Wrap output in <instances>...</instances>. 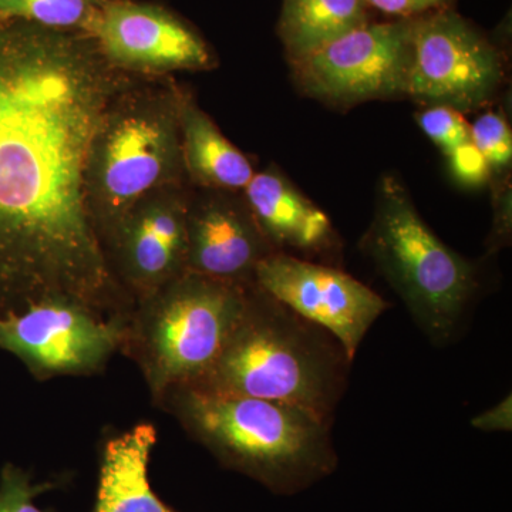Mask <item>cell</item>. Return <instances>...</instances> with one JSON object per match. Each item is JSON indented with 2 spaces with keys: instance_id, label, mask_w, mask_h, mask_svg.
Here are the masks:
<instances>
[{
  "instance_id": "cell-4",
  "label": "cell",
  "mask_w": 512,
  "mask_h": 512,
  "mask_svg": "<svg viewBox=\"0 0 512 512\" xmlns=\"http://www.w3.org/2000/svg\"><path fill=\"white\" fill-rule=\"evenodd\" d=\"M359 248L430 343L444 348L458 338L483 289L480 268L434 234L396 173L377 183Z\"/></svg>"
},
{
  "instance_id": "cell-18",
  "label": "cell",
  "mask_w": 512,
  "mask_h": 512,
  "mask_svg": "<svg viewBox=\"0 0 512 512\" xmlns=\"http://www.w3.org/2000/svg\"><path fill=\"white\" fill-rule=\"evenodd\" d=\"M106 0H0V20H23L43 28L92 36Z\"/></svg>"
},
{
  "instance_id": "cell-12",
  "label": "cell",
  "mask_w": 512,
  "mask_h": 512,
  "mask_svg": "<svg viewBox=\"0 0 512 512\" xmlns=\"http://www.w3.org/2000/svg\"><path fill=\"white\" fill-rule=\"evenodd\" d=\"M190 200L184 185L153 191L104 239L111 271L134 301H143L187 272Z\"/></svg>"
},
{
  "instance_id": "cell-7",
  "label": "cell",
  "mask_w": 512,
  "mask_h": 512,
  "mask_svg": "<svg viewBox=\"0 0 512 512\" xmlns=\"http://www.w3.org/2000/svg\"><path fill=\"white\" fill-rule=\"evenodd\" d=\"M505 83L503 49L456 10L413 19L407 100L464 116L487 109Z\"/></svg>"
},
{
  "instance_id": "cell-13",
  "label": "cell",
  "mask_w": 512,
  "mask_h": 512,
  "mask_svg": "<svg viewBox=\"0 0 512 512\" xmlns=\"http://www.w3.org/2000/svg\"><path fill=\"white\" fill-rule=\"evenodd\" d=\"M201 191L188 208L187 272L229 284H254L256 266L275 251L244 194Z\"/></svg>"
},
{
  "instance_id": "cell-2",
  "label": "cell",
  "mask_w": 512,
  "mask_h": 512,
  "mask_svg": "<svg viewBox=\"0 0 512 512\" xmlns=\"http://www.w3.org/2000/svg\"><path fill=\"white\" fill-rule=\"evenodd\" d=\"M352 363L328 332L252 284L217 362L201 382L185 387L285 404L332 424Z\"/></svg>"
},
{
  "instance_id": "cell-20",
  "label": "cell",
  "mask_w": 512,
  "mask_h": 512,
  "mask_svg": "<svg viewBox=\"0 0 512 512\" xmlns=\"http://www.w3.org/2000/svg\"><path fill=\"white\" fill-rule=\"evenodd\" d=\"M423 133L447 156L471 140L470 123L463 114L446 106L421 107L416 116Z\"/></svg>"
},
{
  "instance_id": "cell-9",
  "label": "cell",
  "mask_w": 512,
  "mask_h": 512,
  "mask_svg": "<svg viewBox=\"0 0 512 512\" xmlns=\"http://www.w3.org/2000/svg\"><path fill=\"white\" fill-rule=\"evenodd\" d=\"M128 318L53 296L0 315V349L22 360L36 379L94 375L126 343Z\"/></svg>"
},
{
  "instance_id": "cell-17",
  "label": "cell",
  "mask_w": 512,
  "mask_h": 512,
  "mask_svg": "<svg viewBox=\"0 0 512 512\" xmlns=\"http://www.w3.org/2000/svg\"><path fill=\"white\" fill-rule=\"evenodd\" d=\"M365 0H282L278 37L288 63H296L370 22Z\"/></svg>"
},
{
  "instance_id": "cell-16",
  "label": "cell",
  "mask_w": 512,
  "mask_h": 512,
  "mask_svg": "<svg viewBox=\"0 0 512 512\" xmlns=\"http://www.w3.org/2000/svg\"><path fill=\"white\" fill-rule=\"evenodd\" d=\"M180 131L185 180L200 190L244 191L254 177V165L185 89H181Z\"/></svg>"
},
{
  "instance_id": "cell-22",
  "label": "cell",
  "mask_w": 512,
  "mask_h": 512,
  "mask_svg": "<svg viewBox=\"0 0 512 512\" xmlns=\"http://www.w3.org/2000/svg\"><path fill=\"white\" fill-rule=\"evenodd\" d=\"M493 190V222L485 241L487 255L493 256L510 247L512 239L511 177L490 181Z\"/></svg>"
},
{
  "instance_id": "cell-10",
  "label": "cell",
  "mask_w": 512,
  "mask_h": 512,
  "mask_svg": "<svg viewBox=\"0 0 512 512\" xmlns=\"http://www.w3.org/2000/svg\"><path fill=\"white\" fill-rule=\"evenodd\" d=\"M254 284L296 315L328 332L355 360L360 345L390 303L340 266L295 256H266Z\"/></svg>"
},
{
  "instance_id": "cell-6",
  "label": "cell",
  "mask_w": 512,
  "mask_h": 512,
  "mask_svg": "<svg viewBox=\"0 0 512 512\" xmlns=\"http://www.w3.org/2000/svg\"><path fill=\"white\" fill-rule=\"evenodd\" d=\"M251 285L184 272L137 302L123 348L143 370L157 402L210 372L244 315Z\"/></svg>"
},
{
  "instance_id": "cell-19",
  "label": "cell",
  "mask_w": 512,
  "mask_h": 512,
  "mask_svg": "<svg viewBox=\"0 0 512 512\" xmlns=\"http://www.w3.org/2000/svg\"><path fill=\"white\" fill-rule=\"evenodd\" d=\"M470 134L487 161L491 180L511 177L512 131L507 114L501 110L484 111L470 124Z\"/></svg>"
},
{
  "instance_id": "cell-8",
  "label": "cell",
  "mask_w": 512,
  "mask_h": 512,
  "mask_svg": "<svg viewBox=\"0 0 512 512\" xmlns=\"http://www.w3.org/2000/svg\"><path fill=\"white\" fill-rule=\"evenodd\" d=\"M413 19L367 22L289 64L293 86L326 107L407 100Z\"/></svg>"
},
{
  "instance_id": "cell-15",
  "label": "cell",
  "mask_w": 512,
  "mask_h": 512,
  "mask_svg": "<svg viewBox=\"0 0 512 512\" xmlns=\"http://www.w3.org/2000/svg\"><path fill=\"white\" fill-rule=\"evenodd\" d=\"M156 443L157 430L150 423L106 441L93 512H178L158 498L148 478Z\"/></svg>"
},
{
  "instance_id": "cell-23",
  "label": "cell",
  "mask_w": 512,
  "mask_h": 512,
  "mask_svg": "<svg viewBox=\"0 0 512 512\" xmlns=\"http://www.w3.org/2000/svg\"><path fill=\"white\" fill-rule=\"evenodd\" d=\"M448 167L451 174L456 177L461 184L468 187H481L484 184H490L491 173L487 161L483 154L474 146L473 141L457 147L456 150L448 153Z\"/></svg>"
},
{
  "instance_id": "cell-5",
  "label": "cell",
  "mask_w": 512,
  "mask_h": 512,
  "mask_svg": "<svg viewBox=\"0 0 512 512\" xmlns=\"http://www.w3.org/2000/svg\"><path fill=\"white\" fill-rule=\"evenodd\" d=\"M181 89L167 82H130L104 113L86 167L87 207L104 241L136 202L184 185Z\"/></svg>"
},
{
  "instance_id": "cell-3",
  "label": "cell",
  "mask_w": 512,
  "mask_h": 512,
  "mask_svg": "<svg viewBox=\"0 0 512 512\" xmlns=\"http://www.w3.org/2000/svg\"><path fill=\"white\" fill-rule=\"evenodd\" d=\"M217 458L279 495L308 490L338 468L330 427L285 404L178 387L160 402Z\"/></svg>"
},
{
  "instance_id": "cell-24",
  "label": "cell",
  "mask_w": 512,
  "mask_h": 512,
  "mask_svg": "<svg viewBox=\"0 0 512 512\" xmlns=\"http://www.w3.org/2000/svg\"><path fill=\"white\" fill-rule=\"evenodd\" d=\"M370 9L396 19H416L440 10L453 9L456 0H365Z\"/></svg>"
},
{
  "instance_id": "cell-21",
  "label": "cell",
  "mask_w": 512,
  "mask_h": 512,
  "mask_svg": "<svg viewBox=\"0 0 512 512\" xmlns=\"http://www.w3.org/2000/svg\"><path fill=\"white\" fill-rule=\"evenodd\" d=\"M55 487L52 483H33L23 468L6 464L0 471V512H52L37 507L35 498Z\"/></svg>"
},
{
  "instance_id": "cell-11",
  "label": "cell",
  "mask_w": 512,
  "mask_h": 512,
  "mask_svg": "<svg viewBox=\"0 0 512 512\" xmlns=\"http://www.w3.org/2000/svg\"><path fill=\"white\" fill-rule=\"evenodd\" d=\"M92 37L104 59L128 76L205 72L218 63L190 23L156 3L106 0Z\"/></svg>"
},
{
  "instance_id": "cell-1",
  "label": "cell",
  "mask_w": 512,
  "mask_h": 512,
  "mask_svg": "<svg viewBox=\"0 0 512 512\" xmlns=\"http://www.w3.org/2000/svg\"><path fill=\"white\" fill-rule=\"evenodd\" d=\"M131 79L87 33L0 20V315L53 296L130 313L87 207L86 167Z\"/></svg>"
},
{
  "instance_id": "cell-25",
  "label": "cell",
  "mask_w": 512,
  "mask_h": 512,
  "mask_svg": "<svg viewBox=\"0 0 512 512\" xmlns=\"http://www.w3.org/2000/svg\"><path fill=\"white\" fill-rule=\"evenodd\" d=\"M471 426L483 433H511L512 431V396L508 393L501 402L477 414L471 419Z\"/></svg>"
},
{
  "instance_id": "cell-14",
  "label": "cell",
  "mask_w": 512,
  "mask_h": 512,
  "mask_svg": "<svg viewBox=\"0 0 512 512\" xmlns=\"http://www.w3.org/2000/svg\"><path fill=\"white\" fill-rule=\"evenodd\" d=\"M242 194L275 252L342 268L338 229L281 168L271 164L255 171Z\"/></svg>"
}]
</instances>
